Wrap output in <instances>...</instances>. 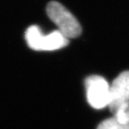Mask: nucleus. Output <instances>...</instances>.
Returning a JSON list of instances; mask_svg holds the SVG:
<instances>
[{
	"mask_svg": "<svg viewBox=\"0 0 129 129\" xmlns=\"http://www.w3.org/2000/svg\"><path fill=\"white\" fill-rule=\"evenodd\" d=\"M97 129H129V124H123L113 116L101 122Z\"/></svg>",
	"mask_w": 129,
	"mask_h": 129,
	"instance_id": "39448f33",
	"label": "nucleus"
},
{
	"mask_svg": "<svg viewBox=\"0 0 129 129\" xmlns=\"http://www.w3.org/2000/svg\"><path fill=\"white\" fill-rule=\"evenodd\" d=\"M47 13L58 30L66 38H75L82 33V27L76 18L63 5L51 2L47 6Z\"/></svg>",
	"mask_w": 129,
	"mask_h": 129,
	"instance_id": "f257e3e1",
	"label": "nucleus"
},
{
	"mask_svg": "<svg viewBox=\"0 0 129 129\" xmlns=\"http://www.w3.org/2000/svg\"><path fill=\"white\" fill-rule=\"evenodd\" d=\"M25 38L29 47L35 51H54L69 44L66 38L59 30L43 35L38 26H30L26 30Z\"/></svg>",
	"mask_w": 129,
	"mask_h": 129,
	"instance_id": "f03ea898",
	"label": "nucleus"
},
{
	"mask_svg": "<svg viewBox=\"0 0 129 129\" xmlns=\"http://www.w3.org/2000/svg\"><path fill=\"white\" fill-rule=\"evenodd\" d=\"M129 103V71L121 72L110 86L108 107L114 115Z\"/></svg>",
	"mask_w": 129,
	"mask_h": 129,
	"instance_id": "20e7f679",
	"label": "nucleus"
},
{
	"mask_svg": "<svg viewBox=\"0 0 129 129\" xmlns=\"http://www.w3.org/2000/svg\"><path fill=\"white\" fill-rule=\"evenodd\" d=\"M86 97L89 105L95 109L108 107L110 100V85L100 76H90L86 79Z\"/></svg>",
	"mask_w": 129,
	"mask_h": 129,
	"instance_id": "7ed1b4c3",
	"label": "nucleus"
},
{
	"mask_svg": "<svg viewBox=\"0 0 129 129\" xmlns=\"http://www.w3.org/2000/svg\"><path fill=\"white\" fill-rule=\"evenodd\" d=\"M120 122L123 124H129V103L124 109L120 110L114 115Z\"/></svg>",
	"mask_w": 129,
	"mask_h": 129,
	"instance_id": "423d86ee",
	"label": "nucleus"
}]
</instances>
